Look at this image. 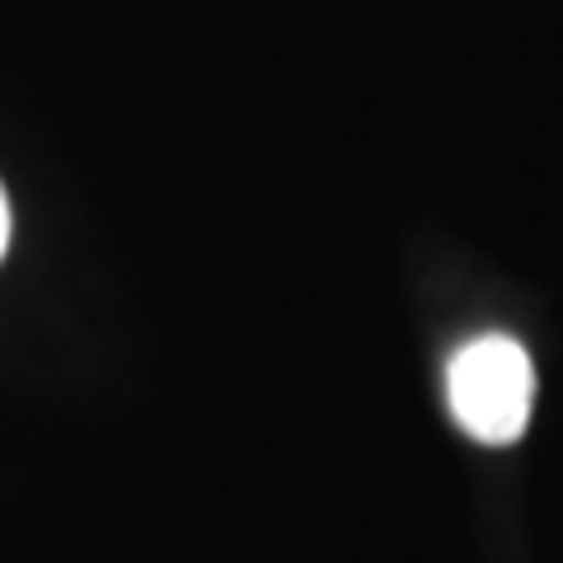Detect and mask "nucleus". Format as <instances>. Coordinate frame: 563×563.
I'll return each instance as SVG.
<instances>
[{
  "label": "nucleus",
  "mask_w": 563,
  "mask_h": 563,
  "mask_svg": "<svg viewBox=\"0 0 563 563\" xmlns=\"http://www.w3.org/2000/svg\"><path fill=\"white\" fill-rule=\"evenodd\" d=\"M446 404L470 442L512 446L521 442L536 404L531 352L507 333H479L446 362Z\"/></svg>",
  "instance_id": "f257e3e1"
},
{
  "label": "nucleus",
  "mask_w": 563,
  "mask_h": 563,
  "mask_svg": "<svg viewBox=\"0 0 563 563\" xmlns=\"http://www.w3.org/2000/svg\"><path fill=\"white\" fill-rule=\"evenodd\" d=\"M10 231H14L10 225V198H5V188H0V258L10 254Z\"/></svg>",
  "instance_id": "f03ea898"
}]
</instances>
